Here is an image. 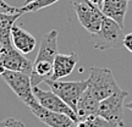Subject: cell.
Returning a JSON list of instances; mask_svg holds the SVG:
<instances>
[{
  "instance_id": "6da1fadb",
  "label": "cell",
  "mask_w": 132,
  "mask_h": 127,
  "mask_svg": "<svg viewBox=\"0 0 132 127\" xmlns=\"http://www.w3.org/2000/svg\"><path fill=\"white\" fill-rule=\"evenodd\" d=\"M87 82H88L87 89L99 101L121 90L111 70L108 67H90L89 77L87 78Z\"/></svg>"
},
{
  "instance_id": "7a4b0ae2",
  "label": "cell",
  "mask_w": 132,
  "mask_h": 127,
  "mask_svg": "<svg viewBox=\"0 0 132 127\" xmlns=\"http://www.w3.org/2000/svg\"><path fill=\"white\" fill-rule=\"evenodd\" d=\"M92 42L95 49L108 50V49H119L123 47V28H121L114 20L104 16L100 29L94 34H90Z\"/></svg>"
},
{
  "instance_id": "3957f363",
  "label": "cell",
  "mask_w": 132,
  "mask_h": 127,
  "mask_svg": "<svg viewBox=\"0 0 132 127\" xmlns=\"http://www.w3.org/2000/svg\"><path fill=\"white\" fill-rule=\"evenodd\" d=\"M1 77L26 106L32 109L39 104L33 94V86L31 83V77L28 73L6 70Z\"/></svg>"
},
{
  "instance_id": "277c9868",
  "label": "cell",
  "mask_w": 132,
  "mask_h": 127,
  "mask_svg": "<svg viewBox=\"0 0 132 127\" xmlns=\"http://www.w3.org/2000/svg\"><path fill=\"white\" fill-rule=\"evenodd\" d=\"M49 87L50 90L54 92L55 94L61 98L69 106H70L73 111L76 113V109H77V103L80 100L81 95L85 93V90L88 87V82L87 80L85 81H53L48 78L45 81Z\"/></svg>"
},
{
  "instance_id": "5b68a950",
  "label": "cell",
  "mask_w": 132,
  "mask_h": 127,
  "mask_svg": "<svg viewBox=\"0 0 132 127\" xmlns=\"http://www.w3.org/2000/svg\"><path fill=\"white\" fill-rule=\"evenodd\" d=\"M128 95L126 90H119L113 95L108 97L106 99L99 103L98 113L100 117L106 120L109 122L116 125L118 127H123V110H125V98Z\"/></svg>"
},
{
  "instance_id": "8992f818",
  "label": "cell",
  "mask_w": 132,
  "mask_h": 127,
  "mask_svg": "<svg viewBox=\"0 0 132 127\" xmlns=\"http://www.w3.org/2000/svg\"><path fill=\"white\" fill-rule=\"evenodd\" d=\"M72 5L82 27L90 34L98 32L104 19V15L100 9L92 4L89 0H82Z\"/></svg>"
},
{
  "instance_id": "52a82bcc",
  "label": "cell",
  "mask_w": 132,
  "mask_h": 127,
  "mask_svg": "<svg viewBox=\"0 0 132 127\" xmlns=\"http://www.w3.org/2000/svg\"><path fill=\"white\" fill-rule=\"evenodd\" d=\"M33 94L37 99V101L39 103V105L43 106L44 109H47L49 111H53V113L65 114L72 120H75L76 122H78L76 113L61 98H59L54 92H52V90H43L37 86V87H33Z\"/></svg>"
},
{
  "instance_id": "ba28073f",
  "label": "cell",
  "mask_w": 132,
  "mask_h": 127,
  "mask_svg": "<svg viewBox=\"0 0 132 127\" xmlns=\"http://www.w3.org/2000/svg\"><path fill=\"white\" fill-rule=\"evenodd\" d=\"M0 60L3 61L6 70L16 71V72H23L31 75L33 67V62L29 61L24 54L20 53L15 49L14 45L7 47H0Z\"/></svg>"
},
{
  "instance_id": "9c48e42d",
  "label": "cell",
  "mask_w": 132,
  "mask_h": 127,
  "mask_svg": "<svg viewBox=\"0 0 132 127\" xmlns=\"http://www.w3.org/2000/svg\"><path fill=\"white\" fill-rule=\"evenodd\" d=\"M31 111L43 123H45L49 127H78L75 120L69 117L67 115L49 111L47 109H44L43 106H40L39 104H38L37 106L31 109Z\"/></svg>"
},
{
  "instance_id": "30bf717a",
  "label": "cell",
  "mask_w": 132,
  "mask_h": 127,
  "mask_svg": "<svg viewBox=\"0 0 132 127\" xmlns=\"http://www.w3.org/2000/svg\"><path fill=\"white\" fill-rule=\"evenodd\" d=\"M57 33L56 29H52L42 37L40 45L38 49V55L34 62H49L54 64V59L57 54Z\"/></svg>"
},
{
  "instance_id": "8fae6325",
  "label": "cell",
  "mask_w": 132,
  "mask_h": 127,
  "mask_svg": "<svg viewBox=\"0 0 132 127\" xmlns=\"http://www.w3.org/2000/svg\"><path fill=\"white\" fill-rule=\"evenodd\" d=\"M78 62V55L75 53L71 54H57L53 64V73L49 80L57 81L72 73L73 69Z\"/></svg>"
},
{
  "instance_id": "7c38bea8",
  "label": "cell",
  "mask_w": 132,
  "mask_h": 127,
  "mask_svg": "<svg viewBox=\"0 0 132 127\" xmlns=\"http://www.w3.org/2000/svg\"><path fill=\"white\" fill-rule=\"evenodd\" d=\"M11 42L15 49L22 54H29L37 47L36 38L17 24H14V27L11 28Z\"/></svg>"
},
{
  "instance_id": "4fadbf2b",
  "label": "cell",
  "mask_w": 132,
  "mask_h": 127,
  "mask_svg": "<svg viewBox=\"0 0 132 127\" xmlns=\"http://www.w3.org/2000/svg\"><path fill=\"white\" fill-rule=\"evenodd\" d=\"M127 9L128 0H104L100 11L105 17L114 20L121 28H123Z\"/></svg>"
},
{
  "instance_id": "5bb4252c",
  "label": "cell",
  "mask_w": 132,
  "mask_h": 127,
  "mask_svg": "<svg viewBox=\"0 0 132 127\" xmlns=\"http://www.w3.org/2000/svg\"><path fill=\"white\" fill-rule=\"evenodd\" d=\"M99 101L94 95L90 93L88 89L85 90V93L81 95L80 100L77 103V109H76V115L78 121L83 118L88 117L90 115H97L99 108Z\"/></svg>"
},
{
  "instance_id": "9a60e30c",
  "label": "cell",
  "mask_w": 132,
  "mask_h": 127,
  "mask_svg": "<svg viewBox=\"0 0 132 127\" xmlns=\"http://www.w3.org/2000/svg\"><path fill=\"white\" fill-rule=\"evenodd\" d=\"M22 12L17 14H0V47L12 45L11 42V28L14 27L16 20Z\"/></svg>"
},
{
  "instance_id": "2e32d148",
  "label": "cell",
  "mask_w": 132,
  "mask_h": 127,
  "mask_svg": "<svg viewBox=\"0 0 132 127\" xmlns=\"http://www.w3.org/2000/svg\"><path fill=\"white\" fill-rule=\"evenodd\" d=\"M78 127H118L116 125L109 122L103 117H100L99 115H90L88 117L80 120L77 122Z\"/></svg>"
},
{
  "instance_id": "e0dca14e",
  "label": "cell",
  "mask_w": 132,
  "mask_h": 127,
  "mask_svg": "<svg viewBox=\"0 0 132 127\" xmlns=\"http://www.w3.org/2000/svg\"><path fill=\"white\" fill-rule=\"evenodd\" d=\"M59 0H36V1H33V3H29L27 5H23V6H21L20 10L22 11V12H36V11H39V10L44 9V7H48V6H50V5L55 4L57 3Z\"/></svg>"
},
{
  "instance_id": "ac0fdd59",
  "label": "cell",
  "mask_w": 132,
  "mask_h": 127,
  "mask_svg": "<svg viewBox=\"0 0 132 127\" xmlns=\"http://www.w3.org/2000/svg\"><path fill=\"white\" fill-rule=\"evenodd\" d=\"M17 12H22L20 7H15L9 5L5 0H0V14H17ZM23 14V12H22Z\"/></svg>"
},
{
  "instance_id": "d6986e66",
  "label": "cell",
  "mask_w": 132,
  "mask_h": 127,
  "mask_svg": "<svg viewBox=\"0 0 132 127\" xmlns=\"http://www.w3.org/2000/svg\"><path fill=\"white\" fill-rule=\"evenodd\" d=\"M0 127H24V123L16 120V118L7 117L0 122Z\"/></svg>"
},
{
  "instance_id": "ffe728a7",
  "label": "cell",
  "mask_w": 132,
  "mask_h": 127,
  "mask_svg": "<svg viewBox=\"0 0 132 127\" xmlns=\"http://www.w3.org/2000/svg\"><path fill=\"white\" fill-rule=\"evenodd\" d=\"M123 47L126 48L128 52L132 53V32L125 36V38H123Z\"/></svg>"
},
{
  "instance_id": "44dd1931",
  "label": "cell",
  "mask_w": 132,
  "mask_h": 127,
  "mask_svg": "<svg viewBox=\"0 0 132 127\" xmlns=\"http://www.w3.org/2000/svg\"><path fill=\"white\" fill-rule=\"evenodd\" d=\"M89 1H90V3H92L93 5H95L97 7H99V9H100V7H102V4H103L104 0H89Z\"/></svg>"
},
{
  "instance_id": "7402d4cb",
  "label": "cell",
  "mask_w": 132,
  "mask_h": 127,
  "mask_svg": "<svg viewBox=\"0 0 132 127\" xmlns=\"http://www.w3.org/2000/svg\"><path fill=\"white\" fill-rule=\"evenodd\" d=\"M5 71H6V67H5L4 66V64H3V61H1V60H0V76L3 75V73H4Z\"/></svg>"
},
{
  "instance_id": "603a6c76",
  "label": "cell",
  "mask_w": 132,
  "mask_h": 127,
  "mask_svg": "<svg viewBox=\"0 0 132 127\" xmlns=\"http://www.w3.org/2000/svg\"><path fill=\"white\" fill-rule=\"evenodd\" d=\"M125 108L128 109V110H131V111H132V101H130V103L126 104V105H125Z\"/></svg>"
},
{
  "instance_id": "cb8c5ba5",
  "label": "cell",
  "mask_w": 132,
  "mask_h": 127,
  "mask_svg": "<svg viewBox=\"0 0 132 127\" xmlns=\"http://www.w3.org/2000/svg\"><path fill=\"white\" fill-rule=\"evenodd\" d=\"M33 1H36V0H26L23 5H27V4H29V3H33Z\"/></svg>"
},
{
  "instance_id": "d4e9b609",
  "label": "cell",
  "mask_w": 132,
  "mask_h": 127,
  "mask_svg": "<svg viewBox=\"0 0 132 127\" xmlns=\"http://www.w3.org/2000/svg\"><path fill=\"white\" fill-rule=\"evenodd\" d=\"M72 1V4H75V3H78V1H82V0H71Z\"/></svg>"
},
{
  "instance_id": "484cf974",
  "label": "cell",
  "mask_w": 132,
  "mask_h": 127,
  "mask_svg": "<svg viewBox=\"0 0 132 127\" xmlns=\"http://www.w3.org/2000/svg\"><path fill=\"white\" fill-rule=\"evenodd\" d=\"M128 1H131V0H128Z\"/></svg>"
}]
</instances>
